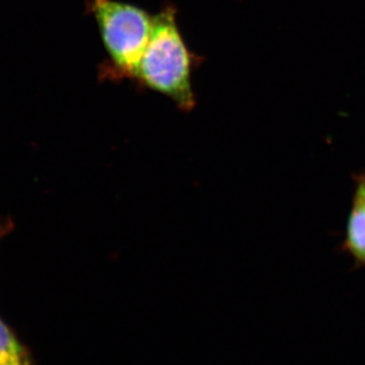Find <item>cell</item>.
<instances>
[{
	"instance_id": "1",
	"label": "cell",
	"mask_w": 365,
	"mask_h": 365,
	"mask_svg": "<svg viewBox=\"0 0 365 365\" xmlns=\"http://www.w3.org/2000/svg\"><path fill=\"white\" fill-rule=\"evenodd\" d=\"M199 60L182 37L176 7L168 4L155 14L150 42L132 81L170 98L181 111L191 112L197 105L192 74Z\"/></svg>"
},
{
	"instance_id": "2",
	"label": "cell",
	"mask_w": 365,
	"mask_h": 365,
	"mask_svg": "<svg viewBox=\"0 0 365 365\" xmlns=\"http://www.w3.org/2000/svg\"><path fill=\"white\" fill-rule=\"evenodd\" d=\"M86 11L95 21L106 60L101 79L132 81L153 33L155 14L121 0H86Z\"/></svg>"
},
{
	"instance_id": "3",
	"label": "cell",
	"mask_w": 365,
	"mask_h": 365,
	"mask_svg": "<svg viewBox=\"0 0 365 365\" xmlns=\"http://www.w3.org/2000/svg\"><path fill=\"white\" fill-rule=\"evenodd\" d=\"M341 248L351 258L354 268H365V196L356 191L353 192Z\"/></svg>"
},
{
	"instance_id": "4",
	"label": "cell",
	"mask_w": 365,
	"mask_h": 365,
	"mask_svg": "<svg viewBox=\"0 0 365 365\" xmlns=\"http://www.w3.org/2000/svg\"><path fill=\"white\" fill-rule=\"evenodd\" d=\"M0 365H38L32 351L0 317Z\"/></svg>"
},
{
	"instance_id": "5",
	"label": "cell",
	"mask_w": 365,
	"mask_h": 365,
	"mask_svg": "<svg viewBox=\"0 0 365 365\" xmlns=\"http://www.w3.org/2000/svg\"><path fill=\"white\" fill-rule=\"evenodd\" d=\"M353 182H354V191L365 196V170L359 174H355L353 176Z\"/></svg>"
},
{
	"instance_id": "6",
	"label": "cell",
	"mask_w": 365,
	"mask_h": 365,
	"mask_svg": "<svg viewBox=\"0 0 365 365\" xmlns=\"http://www.w3.org/2000/svg\"><path fill=\"white\" fill-rule=\"evenodd\" d=\"M14 225L11 220H0V240L9 235Z\"/></svg>"
}]
</instances>
